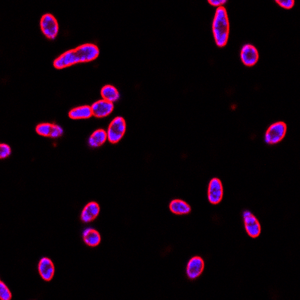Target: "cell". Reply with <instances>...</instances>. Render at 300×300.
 <instances>
[{"mask_svg": "<svg viewBox=\"0 0 300 300\" xmlns=\"http://www.w3.org/2000/svg\"><path fill=\"white\" fill-rule=\"evenodd\" d=\"M126 131V123L124 118L122 117H117L114 118L108 126V139L110 143L115 144L119 143L124 136Z\"/></svg>", "mask_w": 300, "mask_h": 300, "instance_id": "obj_4", "label": "cell"}, {"mask_svg": "<svg viewBox=\"0 0 300 300\" xmlns=\"http://www.w3.org/2000/svg\"><path fill=\"white\" fill-rule=\"evenodd\" d=\"M0 149H1V153H0V159H6L12 153V149L10 146L6 143H2L0 145Z\"/></svg>", "mask_w": 300, "mask_h": 300, "instance_id": "obj_20", "label": "cell"}, {"mask_svg": "<svg viewBox=\"0 0 300 300\" xmlns=\"http://www.w3.org/2000/svg\"><path fill=\"white\" fill-rule=\"evenodd\" d=\"M98 55L99 49L95 44H82L75 49L63 53L54 60V66L56 69H63L77 63L93 61Z\"/></svg>", "mask_w": 300, "mask_h": 300, "instance_id": "obj_1", "label": "cell"}, {"mask_svg": "<svg viewBox=\"0 0 300 300\" xmlns=\"http://www.w3.org/2000/svg\"><path fill=\"white\" fill-rule=\"evenodd\" d=\"M240 58L244 66L252 67L259 60V52L256 47L251 44H244L240 51Z\"/></svg>", "mask_w": 300, "mask_h": 300, "instance_id": "obj_8", "label": "cell"}, {"mask_svg": "<svg viewBox=\"0 0 300 300\" xmlns=\"http://www.w3.org/2000/svg\"><path fill=\"white\" fill-rule=\"evenodd\" d=\"M287 124L284 122L278 121L273 123L267 128L264 140L269 145H275L282 141L287 134Z\"/></svg>", "mask_w": 300, "mask_h": 300, "instance_id": "obj_3", "label": "cell"}, {"mask_svg": "<svg viewBox=\"0 0 300 300\" xmlns=\"http://www.w3.org/2000/svg\"><path fill=\"white\" fill-rule=\"evenodd\" d=\"M208 200L213 205H217L222 202L224 196V188L222 181L218 178L210 180L208 186Z\"/></svg>", "mask_w": 300, "mask_h": 300, "instance_id": "obj_6", "label": "cell"}, {"mask_svg": "<svg viewBox=\"0 0 300 300\" xmlns=\"http://www.w3.org/2000/svg\"><path fill=\"white\" fill-rule=\"evenodd\" d=\"M170 210L174 214L178 216H184V215L189 214L191 212V208L186 202L184 201L176 199L170 203Z\"/></svg>", "mask_w": 300, "mask_h": 300, "instance_id": "obj_15", "label": "cell"}, {"mask_svg": "<svg viewBox=\"0 0 300 300\" xmlns=\"http://www.w3.org/2000/svg\"><path fill=\"white\" fill-rule=\"evenodd\" d=\"M41 32L48 39L54 40L59 32V24L57 19L51 14H45L40 21Z\"/></svg>", "mask_w": 300, "mask_h": 300, "instance_id": "obj_5", "label": "cell"}, {"mask_svg": "<svg viewBox=\"0 0 300 300\" xmlns=\"http://www.w3.org/2000/svg\"><path fill=\"white\" fill-rule=\"evenodd\" d=\"M37 134L43 137L58 138L63 134V129L60 125L53 123H41L35 128Z\"/></svg>", "mask_w": 300, "mask_h": 300, "instance_id": "obj_10", "label": "cell"}, {"mask_svg": "<svg viewBox=\"0 0 300 300\" xmlns=\"http://www.w3.org/2000/svg\"><path fill=\"white\" fill-rule=\"evenodd\" d=\"M275 3L284 9H291L294 6L295 1L293 0H286V1H280V0H275Z\"/></svg>", "mask_w": 300, "mask_h": 300, "instance_id": "obj_21", "label": "cell"}, {"mask_svg": "<svg viewBox=\"0 0 300 300\" xmlns=\"http://www.w3.org/2000/svg\"><path fill=\"white\" fill-rule=\"evenodd\" d=\"M242 218L245 230L248 236L252 238H258L261 233V226L259 221L248 210L243 212Z\"/></svg>", "mask_w": 300, "mask_h": 300, "instance_id": "obj_7", "label": "cell"}, {"mask_svg": "<svg viewBox=\"0 0 300 300\" xmlns=\"http://www.w3.org/2000/svg\"><path fill=\"white\" fill-rule=\"evenodd\" d=\"M83 242L89 247H96L99 245L102 238L96 230L87 228L83 233Z\"/></svg>", "mask_w": 300, "mask_h": 300, "instance_id": "obj_14", "label": "cell"}, {"mask_svg": "<svg viewBox=\"0 0 300 300\" xmlns=\"http://www.w3.org/2000/svg\"><path fill=\"white\" fill-rule=\"evenodd\" d=\"M114 105L112 102L105 99L97 101L91 106L92 116L97 118L108 117L114 111Z\"/></svg>", "mask_w": 300, "mask_h": 300, "instance_id": "obj_11", "label": "cell"}, {"mask_svg": "<svg viewBox=\"0 0 300 300\" xmlns=\"http://www.w3.org/2000/svg\"><path fill=\"white\" fill-rule=\"evenodd\" d=\"M69 117L72 120H84L90 118L92 116L91 107L84 105V106L77 107L71 110L69 113Z\"/></svg>", "mask_w": 300, "mask_h": 300, "instance_id": "obj_16", "label": "cell"}, {"mask_svg": "<svg viewBox=\"0 0 300 300\" xmlns=\"http://www.w3.org/2000/svg\"><path fill=\"white\" fill-rule=\"evenodd\" d=\"M38 273L40 276L45 281H50L53 279L55 273V267L52 261L47 258H43L38 263Z\"/></svg>", "mask_w": 300, "mask_h": 300, "instance_id": "obj_12", "label": "cell"}, {"mask_svg": "<svg viewBox=\"0 0 300 300\" xmlns=\"http://www.w3.org/2000/svg\"><path fill=\"white\" fill-rule=\"evenodd\" d=\"M108 140V134L104 129H98L92 133L89 138V146L92 148L99 147Z\"/></svg>", "mask_w": 300, "mask_h": 300, "instance_id": "obj_17", "label": "cell"}, {"mask_svg": "<svg viewBox=\"0 0 300 300\" xmlns=\"http://www.w3.org/2000/svg\"><path fill=\"white\" fill-rule=\"evenodd\" d=\"M205 268V263L201 257H194L188 261L186 275L190 280H195L202 275Z\"/></svg>", "mask_w": 300, "mask_h": 300, "instance_id": "obj_9", "label": "cell"}, {"mask_svg": "<svg viewBox=\"0 0 300 300\" xmlns=\"http://www.w3.org/2000/svg\"><path fill=\"white\" fill-rule=\"evenodd\" d=\"M100 213V207L97 203L90 202L83 208L80 219L84 223H89L95 220Z\"/></svg>", "mask_w": 300, "mask_h": 300, "instance_id": "obj_13", "label": "cell"}, {"mask_svg": "<svg viewBox=\"0 0 300 300\" xmlns=\"http://www.w3.org/2000/svg\"><path fill=\"white\" fill-rule=\"evenodd\" d=\"M213 33L215 42L219 47H224L230 36V21L225 6L217 8L213 21Z\"/></svg>", "mask_w": 300, "mask_h": 300, "instance_id": "obj_2", "label": "cell"}, {"mask_svg": "<svg viewBox=\"0 0 300 300\" xmlns=\"http://www.w3.org/2000/svg\"><path fill=\"white\" fill-rule=\"evenodd\" d=\"M12 297V295L10 290H9L4 282L1 281L0 282V298L2 300H10Z\"/></svg>", "mask_w": 300, "mask_h": 300, "instance_id": "obj_19", "label": "cell"}, {"mask_svg": "<svg viewBox=\"0 0 300 300\" xmlns=\"http://www.w3.org/2000/svg\"><path fill=\"white\" fill-rule=\"evenodd\" d=\"M208 3L215 7L219 8L224 6V5L227 3V1L226 0H209Z\"/></svg>", "mask_w": 300, "mask_h": 300, "instance_id": "obj_22", "label": "cell"}, {"mask_svg": "<svg viewBox=\"0 0 300 300\" xmlns=\"http://www.w3.org/2000/svg\"><path fill=\"white\" fill-rule=\"evenodd\" d=\"M102 99L108 101L110 102H115L120 99V93L117 88L112 85H105L101 90Z\"/></svg>", "mask_w": 300, "mask_h": 300, "instance_id": "obj_18", "label": "cell"}]
</instances>
